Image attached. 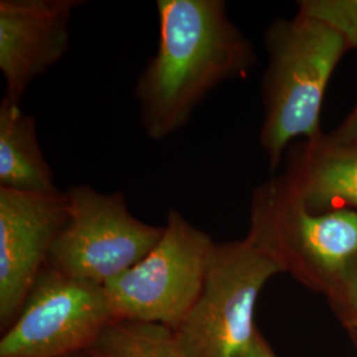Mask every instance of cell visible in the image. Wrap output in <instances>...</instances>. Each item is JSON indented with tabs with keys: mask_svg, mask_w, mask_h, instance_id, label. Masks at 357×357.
<instances>
[{
	"mask_svg": "<svg viewBox=\"0 0 357 357\" xmlns=\"http://www.w3.org/2000/svg\"><path fill=\"white\" fill-rule=\"evenodd\" d=\"M240 357H277L259 331L255 332L250 345Z\"/></svg>",
	"mask_w": 357,
	"mask_h": 357,
	"instance_id": "2e32d148",
	"label": "cell"
},
{
	"mask_svg": "<svg viewBox=\"0 0 357 357\" xmlns=\"http://www.w3.org/2000/svg\"><path fill=\"white\" fill-rule=\"evenodd\" d=\"M348 143H356V144H357V130H356V132H355V135H354V137H352V139H351V141L348 142Z\"/></svg>",
	"mask_w": 357,
	"mask_h": 357,
	"instance_id": "e0dca14e",
	"label": "cell"
},
{
	"mask_svg": "<svg viewBox=\"0 0 357 357\" xmlns=\"http://www.w3.org/2000/svg\"><path fill=\"white\" fill-rule=\"evenodd\" d=\"M65 195L68 216L45 268L106 286L138 264L162 238L163 227L132 216L122 191L102 193L76 184Z\"/></svg>",
	"mask_w": 357,
	"mask_h": 357,
	"instance_id": "8992f818",
	"label": "cell"
},
{
	"mask_svg": "<svg viewBox=\"0 0 357 357\" xmlns=\"http://www.w3.org/2000/svg\"><path fill=\"white\" fill-rule=\"evenodd\" d=\"M268 65L262 84L265 106L259 143L271 168L296 138L315 141L324 134L320 113L332 75L349 48L319 20L298 13L277 19L265 33Z\"/></svg>",
	"mask_w": 357,
	"mask_h": 357,
	"instance_id": "7a4b0ae2",
	"label": "cell"
},
{
	"mask_svg": "<svg viewBox=\"0 0 357 357\" xmlns=\"http://www.w3.org/2000/svg\"><path fill=\"white\" fill-rule=\"evenodd\" d=\"M357 130V103L352 112L344 119V122L339 126L336 131H333L328 137L332 141L339 142V143H348L352 139Z\"/></svg>",
	"mask_w": 357,
	"mask_h": 357,
	"instance_id": "9a60e30c",
	"label": "cell"
},
{
	"mask_svg": "<svg viewBox=\"0 0 357 357\" xmlns=\"http://www.w3.org/2000/svg\"><path fill=\"white\" fill-rule=\"evenodd\" d=\"M327 298L332 310L357 344V258L345 271L339 286Z\"/></svg>",
	"mask_w": 357,
	"mask_h": 357,
	"instance_id": "5bb4252c",
	"label": "cell"
},
{
	"mask_svg": "<svg viewBox=\"0 0 357 357\" xmlns=\"http://www.w3.org/2000/svg\"><path fill=\"white\" fill-rule=\"evenodd\" d=\"M90 357H188L176 333L163 324L112 320L86 352Z\"/></svg>",
	"mask_w": 357,
	"mask_h": 357,
	"instance_id": "7c38bea8",
	"label": "cell"
},
{
	"mask_svg": "<svg viewBox=\"0 0 357 357\" xmlns=\"http://www.w3.org/2000/svg\"><path fill=\"white\" fill-rule=\"evenodd\" d=\"M0 187L28 193L59 192L38 143L35 118L6 97L0 102Z\"/></svg>",
	"mask_w": 357,
	"mask_h": 357,
	"instance_id": "8fae6325",
	"label": "cell"
},
{
	"mask_svg": "<svg viewBox=\"0 0 357 357\" xmlns=\"http://www.w3.org/2000/svg\"><path fill=\"white\" fill-rule=\"evenodd\" d=\"M75 357H90L89 355H86V354H85V356H75Z\"/></svg>",
	"mask_w": 357,
	"mask_h": 357,
	"instance_id": "ac0fdd59",
	"label": "cell"
},
{
	"mask_svg": "<svg viewBox=\"0 0 357 357\" xmlns=\"http://www.w3.org/2000/svg\"><path fill=\"white\" fill-rule=\"evenodd\" d=\"M215 246L208 233L168 211L153 250L103 286L113 320L158 323L175 331L202 294Z\"/></svg>",
	"mask_w": 357,
	"mask_h": 357,
	"instance_id": "5b68a950",
	"label": "cell"
},
{
	"mask_svg": "<svg viewBox=\"0 0 357 357\" xmlns=\"http://www.w3.org/2000/svg\"><path fill=\"white\" fill-rule=\"evenodd\" d=\"M156 10L158 51L134 97L146 135L162 141L185 126L220 84L248 76L255 53L222 0H158Z\"/></svg>",
	"mask_w": 357,
	"mask_h": 357,
	"instance_id": "6da1fadb",
	"label": "cell"
},
{
	"mask_svg": "<svg viewBox=\"0 0 357 357\" xmlns=\"http://www.w3.org/2000/svg\"><path fill=\"white\" fill-rule=\"evenodd\" d=\"M298 13L330 26L349 50H357V0H302Z\"/></svg>",
	"mask_w": 357,
	"mask_h": 357,
	"instance_id": "4fadbf2b",
	"label": "cell"
},
{
	"mask_svg": "<svg viewBox=\"0 0 357 357\" xmlns=\"http://www.w3.org/2000/svg\"><path fill=\"white\" fill-rule=\"evenodd\" d=\"M81 0H1L0 72L4 97L20 103L28 86L69 51L70 19Z\"/></svg>",
	"mask_w": 357,
	"mask_h": 357,
	"instance_id": "9c48e42d",
	"label": "cell"
},
{
	"mask_svg": "<svg viewBox=\"0 0 357 357\" xmlns=\"http://www.w3.org/2000/svg\"><path fill=\"white\" fill-rule=\"evenodd\" d=\"M284 178L312 212H357V144L323 135L290 155Z\"/></svg>",
	"mask_w": 357,
	"mask_h": 357,
	"instance_id": "30bf717a",
	"label": "cell"
},
{
	"mask_svg": "<svg viewBox=\"0 0 357 357\" xmlns=\"http://www.w3.org/2000/svg\"><path fill=\"white\" fill-rule=\"evenodd\" d=\"M68 216L65 192L28 193L0 187V323L10 327Z\"/></svg>",
	"mask_w": 357,
	"mask_h": 357,
	"instance_id": "ba28073f",
	"label": "cell"
},
{
	"mask_svg": "<svg viewBox=\"0 0 357 357\" xmlns=\"http://www.w3.org/2000/svg\"><path fill=\"white\" fill-rule=\"evenodd\" d=\"M281 273L278 259L250 231L243 240L216 243L202 294L175 330L185 355L241 356L258 331V296L268 280Z\"/></svg>",
	"mask_w": 357,
	"mask_h": 357,
	"instance_id": "277c9868",
	"label": "cell"
},
{
	"mask_svg": "<svg viewBox=\"0 0 357 357\" xmlns=\"http://www.w3.org/2000/svg\"><path fill=\"white\" fill-rule=\"evenodd\" d=\"M112 320L103 286L45 268L4 332L0 357L78 356Z\"/></svg>",
	"mask_w": 357,
	"mask_h": 357,
	"instance_id": "52a82bcc",
	"label": "cell"
},
{
	"mask_svg": "<svg viewBox=\"0 0 357 357\" xmlns=\"http://www.w3.org/2000/svg\"><path fill=\"white\" fill-rule=\"evenodd\" d=\"M248 231L284 273L326 296L357 258V212H312L283 175L255 190Z\"/></svg>",
	"mask_w": 357,
	"mask_h": 357,
	"instance_id": "3957f363",
	"label": "cell"
}]
</instances>
